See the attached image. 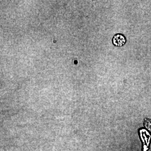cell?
Masks as SVG:
<instances>
[{
    "instance_id": "obj_1",
    "label": "cell",
    "mask_w": 151,
    "mask_h": 151,
    "mask_svg": "<svg viewBox=\"0 0 151 151\" xmlns=\"http://www.w3.org/2000/svg\"><path fill=\"white\" fill-rule=\"evenodd\" d=\"M125 42H126V39L125 38V37L120 34H116L113 39V43L114 44L118 47L123 46L125 44Z\"/></svg>"
}]
</instances>
